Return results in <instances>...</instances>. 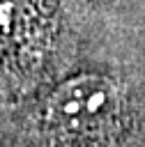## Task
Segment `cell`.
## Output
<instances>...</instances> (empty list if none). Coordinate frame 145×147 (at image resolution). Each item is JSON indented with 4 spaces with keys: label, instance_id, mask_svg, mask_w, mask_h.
Masks as SVG:
<instances>
[{
    "label": "cell",
    "instance_id": "6da1fadb",
    "mask_svg": "<svg viewBox=\"0 0 145 147\" xmlns=\"http://www.w3.org/2000/svg\"><path fill=\"white\" fill-rule=\"evenodd\" d=\"M122 113L120 87L99 74H78L60 83L44 103L46 126L85 136L110 126Z\"/></svg>",
    "mask_w": 145,
    "mask_h": 147
},
{
    "label": "cell",
    "instance_id": "7a4b0ae2",
    "mask_svg": "<svg viewBox=\"0 0 145 147\" xmlns=\"http://www.w3.org/2000/svg\"><path fill=\"white\" fill-rule=\"evenodd\" d=\"M25 2L23 0H0V37L12 39L16 37L18 28L23 25Z\"/></svg>",
    "mask_w": 145,
    "mask_h": 147
}]
</instances>
